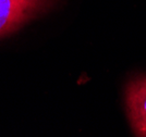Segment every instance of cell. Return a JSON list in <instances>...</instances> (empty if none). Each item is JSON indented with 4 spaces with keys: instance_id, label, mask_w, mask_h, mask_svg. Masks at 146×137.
Here are the masks:
<instances>
[{
    "instance_id": "obj_2",
    "label": "cell",
    "mask_w": 146,
    "mask_h": 137,
    "mask_svg": "<svg viewBox=\"0 0 146 137\" xmlns=\"http://www.w3.org/2000/svg\"><path fill=\"white\" fill-rule=\"evenodd\" d=\"M127 109L136 137H146V76L132 81L127 87Z\"/></svg>"
},
{
    "instance_id": "obj_1",
    "label": "cell",
    "mask_w": 146,
    "mask_h": 137,
    "mask_svg": "<svg viewBox=\"0 0 146 137\" xmlns=\"http://www.w3.org/2000/svg\"><path fill=\"white\" fill-rule=\"evenodd\" d=\"M55 0H0V38L48 10Z\"/></svg>"
}]
</instances>
